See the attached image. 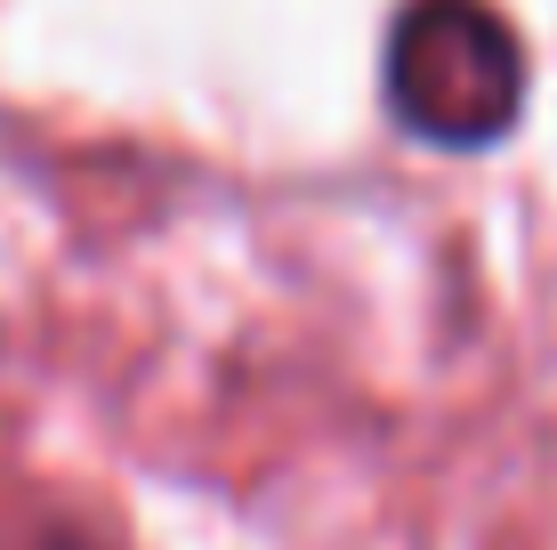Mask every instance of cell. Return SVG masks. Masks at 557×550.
<instances>
[{
  "label": "cell",
  "instance_id": "6da1fadb",
  "mask_svg": "<svg viewBox=\"0 0 557 550\" xmlns=\"http://www.w3.org/2000/svg\"><path fill=\"white\" fill-rule=\"evenodd\" d=\"M388 106L429 146H493L525 106V49L485 0H412L388 33Z\"/></svg>",
  "mask_w": 557,
  "mask_h": 550
}]
</instances>
